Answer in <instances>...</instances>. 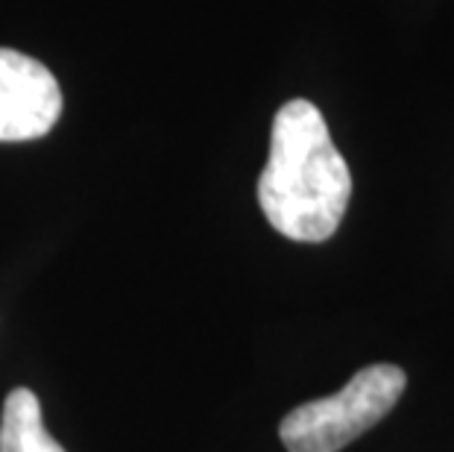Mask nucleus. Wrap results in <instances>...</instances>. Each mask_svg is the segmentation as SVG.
<instances>
[{"instance_id": "3", "label": "nucleus", "mask_w": 454, "mask_h": 452, "mask_svg": "<svg viewBox=\"0 0 454 452\" xmlns=\"http://www.w3.org/2000/svg\"><path fill=\"white\" fill-rule=\"evenodd\" d=\"M62 112L56 76L30 56L0 47V141H30L53 130Z\"/></svg>"}, {"instance_id": "2", "label": "nucleus", "mask_w": 454, "mask_h": 452, "mask_svg": "<svg viewBox=\"0 0 454 452\" xmlns=\"http://www.w3.org/2000/svg\"><path fill=\"white\" fill-rule=\"evenodd\" d=\"M408 388V377L395 364H370L357 370L334 397L296 406L278 426V438L291 452H340L366 429H372Z\"/></svg>"}, {"instance_id": "1", "label": "nucleus", "mask_w": 454, "mask_h": 452, "mask_svg": "<svg viewBox=\"0 0 454 452\" xmlns=\"http://www.w3.org/2000/svg\"><path fill=\"white\" fill-rule=\"evenodd\" d=\"M352 174L334 147L323 112L291 100L276 112L270 159L258 179V203L270 226L291 242L332 238L349 209Z\"/></svg>"}, {"instance_id": "4", "label": "nucleus", "mask_w": 454, "mask_h": 452, "mask_svg": "<svg viewBox=\"0 0 454 452\" xmlns=\"http://www.w3.org/2000/svg\"><path fill=\"white\" fill-rule=\"evenodd\" d=\"M0 452H67L42 420V406L30 388L9 391L0 417Z\"/></svg>"}]
</instances>
